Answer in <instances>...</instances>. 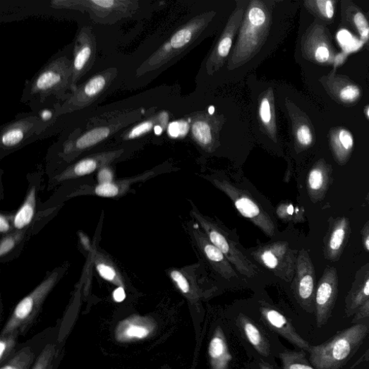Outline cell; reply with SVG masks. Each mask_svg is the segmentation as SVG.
<instances>
[{
	"instance_id": "4fadbf2b",
	"label": "cell",
	"mask_w": 369,
	"mask_h": 369,
	"mask_svg": "<svg viewBox=\"0 0 369 369\" xmlns=\"http://www.w3.org/2000/svg\"><path fill=\"white\" fill-rule=\"evenodd\" d=\"M255 260L282 279L293 281L297 263V252L286 242H275L261 246L252 253Z\"/></svg>"
},
{
	"instance_id": "e0dca14e",
	"label": "cell",
	"mask_w": 369,
	"mask_h": 369,
	"mask_svg": "<svg viewBox=\"0 0 369 369\" xmlns=\"http://www.w3.org/2000/svg\"><path fill=\"white\" fill-rule=\"evenodd\" d=\"M351 229L350 222L345 217L331 219L324 238L323 254L325 259L339 261L348 244Z\"/></svg>"
},
{
	"instance_id": "4dcf8cb0",
	"label": "cell",
	"mask_w": 369,
	"mask_h": 369,
	"mask_svg": "<svg viewBox=\"0 0 369 369\" xmlns=\"http://www.w3.org/2000/svg\"><path fill=\"white\" fill-rule=\"evenodd\" d=\"M337 37L340 46L346 53L357 52L364 44L361 40H358L346 29L339 30Z\"/></svg>"
},
{
	"instance_id": "ffe728a7",
	"label": "cell",
	"mask_w": 369,
	"mask_h": 369,
	"mask_svg": "<svg viewBox=\"0 0 369 369\" xmlns=\"http://www.w3.org/2000/svg\"><path fill=\"white\" fill-rule=\"evenodd\" d=\"M42 120L37 116H28L11 123L1 131V146L11 149L18 147L32 134L41 130Z\"/></svg>"
},
{
	"instance_id": "cb8c5ba5",
	"label": "cell",
	"mask_w": 369,
	"mask_h": 369,
	"mask_svg": "<svg viewBox=\"0 0 369 369\" xmlns=\"http://www.w3.org/2000/svg\"><path fill=\"white\" fill-rule=\"evenodd\" d=\"M262 313L266 320L283 334L292 344L303 351H310L312 346L300 337V335L296 332L294 327L282 314L271 309L263 310Z\"/></svg>"
},
{
	"instance_id": "30bf717a",
	"label": "cell",
	"mask_w": 369,
	"mask_h": 369,
	"mask_svg": "<svg viewBox=\"0 0 369 369\" xmlns=\"http://www.w3.org/2000/svg\"><path fill=\"white\" fill-rule=\"evenodd\" d=\"M118 75L116 68L100 72L72 92L56 111L58 115L83 110L96 102L109 88Z\"/></svg>"
},
{
	"instance_id": "ab89813d",
	"label": "cell",
	"mask_w": 369,
	"mask_h": 369,
	"mask_svg": "<svg viewBox=\"0 0 369 369\" xmlns=\"http://www.w3.org/2000/svg\"><path fill=\"white\" fill-rule=\"evenodd\" d=\"M97 181L99 184L113 183L114 174L109 167L105 166L99 170Z\"/></svg>"
},
{
	"instance_id": "60d3db41",
	"label": "cell",
	"mask_w": 369,
	"mask_h": 369,
	"mask_svg": "<svg viewBox=\"0 0 369 369\" xmlns=\"http://www.w3.org/2000/svg\"><path fill=\"white\" fill-rule=\"evenodd\" d=\"M330 53L325 45L319 46L315 52V58L319 63H325L329 59Z\"/></svg>"
},
{
	"instance_id": "2e32d148",
	"label": "cell",
	"mask_w": 369,
	"mask_h": 369,
	"mask_svg": "<svg viewBox=\"0 0 369 369\" xmlns=\"http://www.w3.org/2000/svg\"><path fill=\"white\" fill-rule=\"evenodd\" d=\"M97 50L95 35L90 27L83 28L75 40L71 90L73 92L81 78L94 64Z\"/></svg>"
},
{
	"instance_id": "3957f363",
	"label": "cell",
	"mask_w": 369,
	"mask_h": 369,
	"mask_svg": "<svg viewBox=\"0 0 369 369\" xmlns=\"http://www.w3.org/2000/svg\"><path fill=\"white\" fill-rule=\"evenodd\" d=\"M250 91L249 119L253 136L260 143L277 146L280 131L277 117V82L247 78Z\"/></svg>"
},
{
	"instance_id": "ac0fdd59",
	"label": "cell",
	"mask_w": 369,
	"mask_h": 369,
	"mask_svg": "<svg viewBox=\"0 0 369 369\" xmlns=\"http://www.w3.org/2000/svg\"><path fill=\"white\" fill-rule=\"evenodd\" d=\"M192 234L198 248L222 277L227 280L238 278L226 256L210 241L207 234L198 229V224L193 225Z\"/></svg>"
},
{
	"instance_id": "44dd1931",
	"label": "cell",
	"mask_w": 369,
	"mask_h": 369,
	"mask_svg": "<svg viewBox=\"0 0 369 369\" xmlns=\"http://www.w3.org/2000/svg\"><path fill=\"white\" fill-rule=\"evenodd\" d=\"M123 153V150L95 154L83 159L70 167L58 176L60 181L83 177L89 175L97 169H102L119 158Z\"/></svg>"
},
{
	"instance_id": "7402d4cb",
	"label": "cell",
	"mask_w": 369,
	"mask_h": 369,
	"mask_svg": "<svg viewBox=\"0 0 369 369\" xmlns=\"http://www.w3.org/2000/svg\"><path fill=\"white\" fill-rule=\"evenodd\" d=\"M369 298V262L356 272L354 282L345 300V313L354 316Z\"/></svg>"
},
{
	"instance_id": "c3c4849f",
	"label": "cell",
	"mask_w": 369,
	"mask_h": 369,
	"mask_svg": "<svg viewBox=\"0 0 369 369\" xmlns=\"http://www.w3.org/2000/svg\"><path fill=\"white\" fill-rule=\"evenodd\" d=\"M366 114H367L368 118L369 119V107H368V109L367 110V113Z\"/></svg>"
},
{
	"instance_id": "484cf974",
	"label": "cell",
	"mask_w": 369,
	"mask_h": 369,
	"mask_svg": "<svg viewBox=\"0 0 369 369\" xmlns=\"http://www.w3.org/2000/svg\"><path fill=\"white\" fill-rule=\"evenodd\" d=\"M209 354L213 369H228L231 356L220 329L216 331L210 342Z\"/></svg>"
},
{
	"instance_id": "74e56055",
	"label": "cell",
	"mask_w": 369,
	"mask_h": 369,
	"mask_svg": "<svg viewBox=\"0 0 369 369\" xmlns=\"http://www.w3.org/2000/svg\"><path fill=\"white\" fill-rule=\"evenodd\" d=\"M361 90L358 87L353 85L345 86L339 93L340 98L346 103H352L360 97Z\"/></svg>"
},
{
	"instance_id": "9c48e42d",
	"label": "cell",
	"mask_w": 369,
	"mask_h": 369,
	"mask_svg": "<svg viewBox=\"0 0 369 369\" xmlns=\"http://www.w3.org/2000/svg\"><path fill=\"white\" fill-rule=\"evenodd\" d=\"M212 184L224 192L232 201L242 216L250 220L267 236H275L276 225L270 215L259 205L252 195L225 179H212Z\"/></svg>"
},
{
	"instance_id": "d6986e66",
	"label": "cell",
	"mask_w": 369,
	"mask_h": 369,
	"mask_svg": "<svg viewBox=\"0 0 369 369\" xmlns=\"http://www.w3.org/2000/svg\"><path fill=\"white\" fill-rule=\"evenodd\" d=\"M155 329L151 318L134 315L119 322L115 329V339L122 344L142 341L150 337Z\"/></svg>"
},
{
	"instance_id": "277c9868",
	"label": "cell",
	"mask_w": 369,
	"mask_h": 369,
	"mask_svg": "<svg viewBox=\"0 0 369 369\" xmlns=\"http://www.w3.org/2000/svg\"><path fill=\"white\" fill-rule=\"evenodd\" d=\"M248 0H236L233 10L211 51L201 63L196 76L197 90H210L224 68L241 25Z\"/></svg>"
},
{
	"instance_id": "ba28073f",
	"label": "cell",
	"mask_w": 369,
	"mask_h": 369,
	"mask_svg": "<svg viewBox=\"0 0 369 369\" xmlns=\"http://www.w3.org/2000/svg\"><path fill=\"white\" fill-rule=\"evenodd\" d=\"M192 204L191 215L202 228L210 241L226 256L237 271L248 278L258 274V267L237 248L236 242L229 238L228 234L217 224L200 214Z\"/></svg>"
},
{
	"instance_id": "9a60e30c",
	"label": "cell",
	"mask_w": 369,
	"mask_h": 369,
	"mask_svg": "<svg viewBox=\"0 0 369 369\" xmlns=\"http://www.w3.org/2000/svg\"><path fill=\"white\" fill-rule=\"evenodd\" d=\"M339 294V277L337 268L326 267L318 282L315 293L317 325H326L331 317Z\"/></svg>"
},
{
	"instance_id": "4316f807",
	"label": "cell",
	"mask_w": 369,
	"mask_h": 369,
	"mask_svg": "<svg viewBox=\"0 0 369 369\" xmlns=\"http://www.w3.org/2000/svg\"><path fill=\"white\" fill-rule=\"evenodd\" d=\"M354 141L351 133L346 129H341L337 136L332 140L334 157L343 165L347 162L353 148Z\"/></svg>"
},
{
	"instance_id": "ee69618b",
	"label": "cell",
	"mask_w": 369,
	"mask_h": 369,
	"mask_svg": "<svg viewBox=\"0 0 369 369\" xmlns=\"http://www.w3.org/2000/svg\"><path fill=\"white\" fill-rule=\"evenodd\" d=\"M361 233L363 246L369 252V220L363 226Z\"/></svg>"
},
{
	"instance_id": "83f0119b",
	"label": "cell",
	"mask_w": 369,
	"mask_h": 369,
	"mask_svg": "<svg viewBox=\"0 0 369 369\" xmlns=\"http://www.w3.org/2000/svg\"><path fill=\"white\" fill-rule=\"evenodd\" d=\"M36 210V188H32L28 193L23 205L16 214L14 225L20 229L28 226L35 217Z\"/></svg>"
},
{
	"instance_id": "d6a6232c",
	"label": "cell",
	"mask_w": 369,
	"mask_h": 369,
	"mask_svg": "<svg viewBox=\"0 0 369 369\" xmlns=\"http://www.w3.org/2000/svg\"><path fill=\"white\" fill-rule=\"evenodd\" d=\"M97 271L104 279L119 286H123V282L114 268L103 262L96 263Z\"/></svg>"
},
{
	"instance_id": "8d00e7d4",
	"label": "cell",
	"mask_w": 369,
	"mask_h": 369,
	"mask_svg": "<svg viewBox=\"0 0 369 369\" xmlns=\"http://www.w3.org/2000/svg\"><path fill=\"white\" fill-rule=\"evenodd\" d=\"M121 192L120 186L115 183L99 184L95 189L97 195L102 197H115Z\"/></svg>"
},
{
	"instance_id": "52a82bcc",
	"label": "cell",
	"mask_w": 369,
	"mask_h": 369,
	"mask_svg": "<svg viewBox=\"0 0 369 369\" xmlns=\"http://www.w3.org/2000/svg\"><path fill=\"white\" fill-rule=\"evenodd\" d=\"M73 60L61 56L52 60L30 83L28 95L43 102L52 95L60 97L71 90Z\"/></svg>"
},
{
	"instance_id": "8992f818",
	"label": "cell",
	"mask_w": 369,
	"mask_h": 369,
	"mask_svg": "<svg viewBox=\"0 0 369 369\" xmlns=\"http://www.w3.org/2000/svg\"><path fill=\"white\" fill-rule=\"evenodd\" d=\"M52 7L85 12L95 23L107 25L132 17L140 3L137 0H54Z\"/></svg>"
},
{
	"instance_id": "f546056e",
	"label": "cell",
	"mask_w": 369,
	"mask_h": 369,
	"mask_svg": "<svg viewBox=\"0 0 369 369\" xmlns=\"http://www.w3.org/2000/svg\"><path fill=\"white\" fill-rule=\"evenodd\" d=\"M35 360V353L31 348L21 349L1 369H28Z\"/></svg>"
},
{
	"instance_id": "f35d334b",
	"label": "cell",
	"mask_w": 369,
	"mask_h": 369,
	"mask_svg": "<svg viewBox=\"0 0 369 369\" xmlns=\"http://www.w3.org/2000/svg\"><path fill=\"white\" fill-rule=\"evenodd\" d=\"M334 1H330V0H317L316 1L317 7L319 11L328 19L333 18L334 14Z\"/></svg>"
},
{
	"instance_id": "e575fe53",
	"label": "cell",
	"mask_w": 369,
	"mask_h": 369,
	"mask_svg": "<svg viewBox=\"0 0 369 369\" xmlns=\"http://www.w3.org/2000/svg\"><path fill=\"white\" fill-rule=\"evenodd\" d=\"M15 332L12 334L2 337L0 340V360L3 361L12 351L16 344V334Z\"/></svg>"
},
{
	"instance_id": "1f68e13d",
	"label": "cell",
	"mask_w": 369,
	"mask_h": 369,
	"mask_svg": "<svg viewBox=\"0 0 369 369\" xmlns=\"http://www.w3.org/2000/svg\"><path fill=\"white\" fill-rule=\"evenodd\" d=\"M56 349L54 344H48L39 356L32 369H52V363L56 357Z\"/></svg>"
},
{
	"instance_id": "7dc6e473",
	"label": "cell",
	"mask_w": 369,
	"mask_h": 369,
	"mask_svg": "<svg viewBox=\"0 0 369 369\" xmlns=\"http://www.w3.org/2000/svg\"><path fill=\"white\" fill-rule=\"evenodd\" d=\"M366 200H367L368 204L369 205V190H368V195L366 196Z\"/></svg>"
},
{
	"instance_id": "7a4b0ae2",
	"label": "cell",
	"mask_w": 369,
	"mask_h": 369,
	"mask_svg": "<svg viewBox=\"0 0 369 369\" xmlns=\"http://www.w3.org/2000/svg\"><path fill=\"white\" fill-rule=\"evenodd\" d=\"M232 1H199L196 3L172 35L138 69L142 76L170 66L208 38L222 31L236 8Z\"/></svg>"
},
{
	"instance_id": "d590c367",
	"label": "cell",
	"mask_w": 369,
	"mask_h": 369,
	"mask_svg": "<svg viewBox=\"0 0 369 369\" xmlns=\"http://www.w3.org/2000/svg\"><path fill=\"white\" fill-rule=\"evenodd\" d=\"M353 22L361 41L366 42L369 40V25L365 17L362 13L358 12L353 16Z\"/></svg>"
},
{
	"instance_id": "d4e9b609",
	"label": "cell",
	"mask_w": 369,
	"mask_h": 369,
	"mask_svg": "<svg viewBox=\"0 0 369 369\" xmlns=\"http://www.w3.org/2000/svg\"><path fill=\"white\" fill-rule=\"evenodd\" d=\"M171 117V113L169 111L159 112L156 115L128 129L123 134L122 138L123 140H132L142 138L152 130H155V127L159 125L166 128L170 124Z\"/></svg>"
},
{
	"instance_id": "7c38bea8",
	"label": "cell",
	"mask_w": 369,
	"mask_h": 369,
	"mask_svg": "<svg viewBox=\"0 0 369 369\" xmlns=\"http://www.w3.org/2000/svg\"><path fill=\"white\" fill-rule=\"evenodd\" d=\"M59 276V272L52 274L20 301L6 323L2 337L18 332V329L23 331V328L35 317L44 299L55 286Z\"/></svg>"
},
{
	"instance_id": "836d02e7",
	"label": "cell",
	"mask_w": 369,
	"mask_h": 369,
	"mask_svg": "<svg viewBox=\"0 0 369 369\" xmlns=\"http://www.w3.org/2000/svg\"><path fill=\"white\" fill-rule=\"evenodd\" d=\"M243 328L249 342L258 351H263L262 338L258 327L251 322H245Z\"/></svg>"
},
{
	"instance_id": "8fae6325",
	"label": "cell",
	"mask_w": 369,
	"mask_h": 369,
	"mask_svg": "<svg viewBox=\"0 0 369 369\" xmlns=\"http://www.w3.org/2000/svg\"><path fill=\"white\" fill-rule=\"evenodd\" d=\"M140 117L138 113L133 112L116 119L108 124L92 128L76 138L67 140L61 155L68 159L78 157L83 152L103 143L115 133L135 122Z\"/></svg>"
},
{
	"instance_id": "603a6c76",
	"label": "cell",
	"mask_w": 369,
	"mask_h": 369,
	"mask_svg": "<svg viewBox=\"0 0 369 369\" xmlns=\"http://www.w3.org/2000/svg\"><path fill=\"white\" fill-rule=\"evenodd\" d=\"M332 169L324 161L313 167L308 177V192L313 203L324 200L332 183Z\"/></svg>"
},
{
	"instance_id": "f6af8a7d",
	"label": "cell",
	"mask_w": 369,
	"mask_h": 369,
	"mask_svg": "<svg viewBox=\"0 0 369 369\" xmlns=\"http://www.w3.org/2000/svg\"><path fill=\"white\" fill-rule=\"evenodd\" d=\"M113 297L116 303H122L126 298V292L123 286H119L116 289L114 290L113 293Z\"/></svg>"
},
{
	"instance_id": "b9f144b4",
	"label": "cell",
	"mask_w": 369,
	"mask_h": 369,
	"mask_svg": "<svg viewBox=\"0 0 369 369\" xmlns=\"http://www.w3.org/2000/svg\"><path fill=\"white\" fill-rule=\"evenodd\" d=\"M16 242V239L12 237L4 239L0 245V255L3 257L8 253L15 247Z\"/></svg>"
},
{
	"instance_id": "bcb514c9",
	"label": "cell",
	"mask_w": 369,
	"mask_h": 369,
	"mask_svg": "<svg viewBox=\"0 0 369 369\" xmlns=\"http://www.w3.org/2000/svg\"><path fill=\"white\" fill-rule=\"evenodd\" d=\"M10 229V224L8 221L4 216L0 217V231L2 233L6 232Z\"/></svg>"
},
{
	"instance_id": "5b68a950",
	"label": "cell",
	"mask_w": 369,
	"mask_h": 369,
	"mask_svg": "<svg viewBox=\"0 0 369 369\" xmlns=\"http://www.w3.org/2000/svg\"><path fill=\"white\" fill-rule=\"evenodd\" d=\"M369 332V324L356 323L327 342L312 346L310 361L317 369H344Z\"/></svg>"
},
{
	"instance_id": "f1b7e54d",
	"label": "cell",
	"mask_w": 369,
	"mask_h": 369,
	"mask_svg": "<svg viewBox=\"0 0 369 369\" xmlns=\"http://www.w3.org/2000/svg\"><path fill=\"white\" fill-rule=\"evenodd\" d=\"M283 362L284 369H317L307 359L304 351L284 354Z\"/></svg>"
},
{
	"instance_id": "7bdbcfd3",
	"label": "cell",
	"mask_w": 369,
	"mask_h": 369,
	"mask_svg": "<svg viewBox=\"0 0 369 369\" xmlns=\"http://www.w3.org/2000/svg\"><path fill=\"white\" fill-rule=\"evenodd\" d=\"M368 317H369V298L354 315L352 322L356 323L358 321Z\"/></svg>"
},
{
	"instance_id": "5bb4252c",
	"label": "cell",
	"mask_w": 369,
	"mask_h": 369,
	"mask_svg": "<svg viewBox=\"0 0 369 369\" xmlns=\"http://www.w3.org/2000/svg\"><path fill=\"white\" fill-rule=\"evenodd\" d=\"M293 289L299 304L310 313L315 312L316 274L308 252L298 253Z\"/></svg>"
},
{
	"instance_id": "6da1fadb",
	"label": "cell",
	"mask_w": 369,
	"mask_h": 369,
	"mask_svg": "<svg viewBox=\"0 0 369 369\" xmlns=\"http://www.w3.org/2000/svg\"><path fill=\"white\" fill-rule=\"evenodd\" d=\"M284 4L282 0H248L231 54L210 91L248 78L277 50L284 35Z\"/></svg>"
}]
</instances>
